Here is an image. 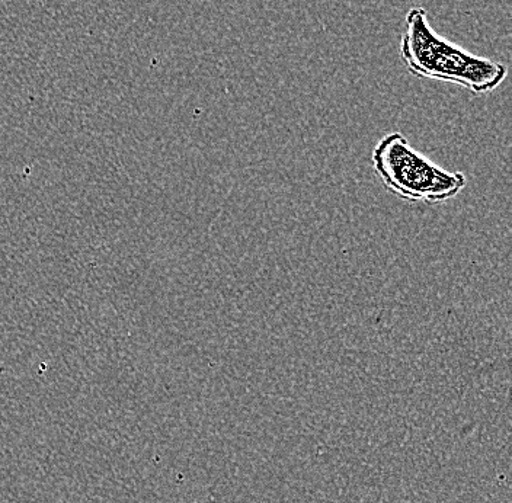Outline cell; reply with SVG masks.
<instances>
[{"label": "cell", "instance_id": "obj_2", "mask_svg": "<svg viewBox=\"0 0 512 503\" xmlns=\"http://www.w3.org/2000/svg\"><path fill=\"white\" fill-rule=\"evenodd\" d=\"M373 166L384 187L408 203L440 204L466 188L463 172L446 171L416 152L400 133L384 136L374 147Z\"/></svg>", "mask_w": 512, "mask_h": 503}, {"label": "cell", "instance_id": "obj_1", "mask_svg": "<svg viewBox=\"0 0 512 503\" xmlns=\"http://www.w3.org/2000/svg\"><path fill=\"white\" fill-rule=\"evenodd\" d=\"M400 57L416 78L454 83L476 95L494 92L508 75L504 64L475 56L438 35L424 8L406 14Z\"/></svg>", "mask_w": 512, "mask_h": 503}]
</instances>
